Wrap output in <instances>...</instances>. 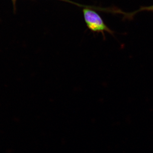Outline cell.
I'll list each match as a JSON object with an SVG mask.
<instances>
[{
  "mask_svg": "<svg viewBox=\"0 0 153 153\" xmlns=\"http://www.w3.org/2000/svg\"><path fill=\"white\" fill-rule=\"evenodd\" d=\"M12 1L14 5V8L16 7V2L17 0H12Z\"/></svg>",
  "mask_w": 153,
  "mask_h": 153,
  "instance_id": "3957f363",
  "label": "cell"
},
{
  "mask_svg": "<svg viewBox=\"0 0 153 153\" xmlns=\"http://www.w3.org/2000/svg\"><path fill=\"white\" fill-rule=\"evenodd\" d=\"M85 24L89 30L94 33H101L105 38V32L114 36L113 31L103 22L101 16L91 8L85 7L82 10Z\"/></svg>",
  "mask_w": 153,
  "mask_h": 153,
  "instance_id": "6da1fadb",
  "label": "cell"
},
{
  "mask_svg": "<svg viewBox=\"0 0 153 153\" xmlns=\"http://www.w3.org/2000/svg\"><path fill=\"white\" fill-rule=\"evenodd\" d=\"M152 11L153 12V5L149 6V7H141L139 10H137L134 11V12H133V13H126L124 12H122V11H120V13H122L123 15H124L125 17L127 19H130L131 18H132L135 14L137 13L138 12H141V11Z\"/></svg>",
  "mask_w": 153,
  "mask_h": 153,
  "instance_id": "7a4b0ae2",
  "label": "cell"
}]
</instances>
